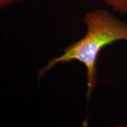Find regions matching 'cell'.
Wrapping results in <instances>:
<instances>
[{"label": "cell", "instance_id": "cell-2", "mask_svg": "<svg viewBox=\"0 0 127 127\" xmlns=\"http://www.w3.org/2000/svg\"><path fill=\"white\" fill-rule=\"evenodd\" d=\"M115 12L127 15V0H102Z\"/></svg>", "mask_w": 127, "mask_h": 127}, {"label": "cell", "instance_id": "cell-3", "mask_svg": "<svg viewBox=\"0 0 127 127\" xmlns=\"http://www.w3.org/2000/svg\"><path fill=\"white\" fill-rule=\"evenodd\" d=\"M24 0H0V8L3 9L11 5L20 3Z\"/></svg>", "mask_w": 127, "mask_h": 127}, {"label": "cell", "instance_id": "cell-1", "mask_svg": "<svg viewBox=\"0 0 127 127\" xmlns=\"http://www.w3.org/2000/svg\"><path fill=\"white\" fill-rule=\"evenodd\" d=\"M82 22L86 28L85 35L68 45L60 56L49 59L47 64L38 71V79L42 78L57 65L78 61L86 69V99L88 105L97 85L98 55L105 47L114 42H127V22L102 8L87 11L82 18Z\"/></svg>", "mask_w": 127, "mask_h": 127}]
</instances>
